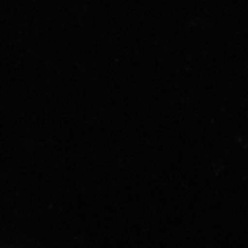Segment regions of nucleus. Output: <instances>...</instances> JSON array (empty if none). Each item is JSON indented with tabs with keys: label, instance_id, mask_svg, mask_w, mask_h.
Instances as JSON below:
<instances>
[]
</instances>
